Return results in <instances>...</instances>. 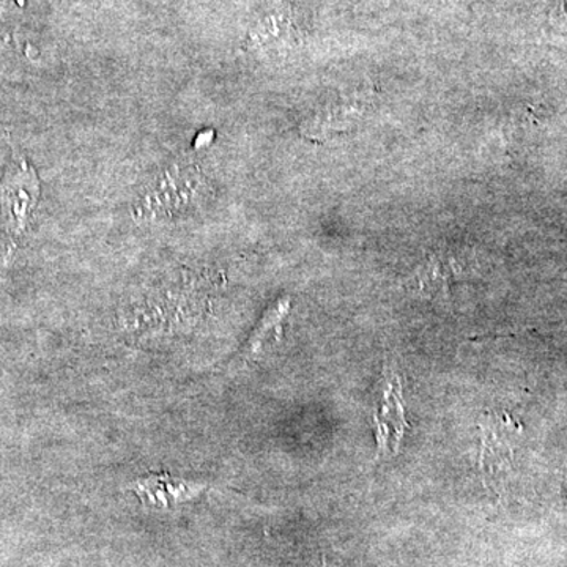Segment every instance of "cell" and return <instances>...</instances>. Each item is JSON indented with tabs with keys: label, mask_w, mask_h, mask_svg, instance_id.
<instances>
[{
	"label": "cell",
	"mask_w": 567,
	"mask_h": 567,
	"mask_svg": "<svg viewBox=\"0 0 567 567\" xmlns=\"http://www.w3.org/2000/svg\"><path fill=\"white\" fill-rule=\"evenodd\" d=\"M40 193L37 171L24 156L14 155L0 181V229L6 234L9 254L31 226Z\"/></svg>",
	"instance_id": "6da1fadb"
},
{
	"label": "cell",
	"mask_w": 567,
	"mask_h": 567,
	"mask_svg": "<svg viewBox=\"0 0 567 567\" xmlns=\"http://www.w3.org/2000/svg\"><path fill=\"white\" fill-rule=\"evenodd\" d=\"M205 193V178L194 164H174L153 178L137 204L136 215L166 218L189 210Z\"/></svg>",
	"instance_id": "7a4b0ae2"
},
{
	"label": "cell",
	"mask_w": 567,
	"mask_h": 567,
	"mask_svg": "<svg viewBox=\"0 0 567 567\" xmlns=\"http://www.w3.org/2000/svg\"><path fill=\"white\" fill-rule=\"evenodd\" d=\"M520 434V427L506 413L488 412L481 417L477 465L486 486H503L513 472Z\"/></svg>",
	"instance_id": "3957f363"
},
{
	"label": "cell",
	"mask_w": 567,
	"mask_h": 567,
	"mask_svg": "<svg viewBox=\"0 0 567 567\" xmlns=\"http://www.w3.org/2000/svg\"><path fill=\"white\" fill-rule=\"evenodd\" d=\"M406 429L409 423L401 379L394 369L386 368L374 409L377 454L382 457L395 456L401 450Z\"/></svg>",
	"instance_id": "277c9868"
},
{
	"label": "cell",
	"mask_w": 567,
	"mask_h": 567,
	"mask_svg": "<svg viewBox=\"0 0 567 567\" xmlns=\"http://www.w3.org/2000/svg\"><path fill=\"white\" fill-rule=\"evenodd\" d=\"M468 274V260L451 249H439L410 276L409 287L423 298H445L456 279Z\"/></svg>",
	"instance_id": "5b68a950"
},
{
	"label": "cell",
	"mask_w": 567,
	"mask_h": 567,
	"mask_svg": "<svg viewBox=\"0 0 567 567\" xmlns=\"http://www.w3.org/2000/svg\"><path fill=\"white\" fill-rule=\"evenodd\" d=\"M128 488L140 496L142 505L155 509H173L199 498L207 486L169 473H159L140 477Z\"/></svg>",
	"instance_id": "8992f818"
},
{
	"label": "cell",
	"mask_w": 567,
	"mask_h": 567,
	"mask_svg": "<svg viewBox=\"0 0 567 567\" xmlns=\"http://www.w3.org/2000/svg\"><path fill=\"white\" fill-rule=\"evenodd\" d=\"M289 309L290 303L287 300H279L268 309L267 315L262 317L249 338L248 346L245 347L244 358L246 361L256 360L257 357L264 354L268 347L275 346L281 339L284 319Z\"/></svg>",
	"instance_id": "52a82bcc"
},
{
	"label": "cell",
	"mask_w": 567,
	"mask_h": 567,
	"mask_svg": "<svg viewBox=\"0 0 567 567\" xmlns=\"http://www.w3.org/2000/svg\"><path fill=\"white\" fill-rule=\"evenodd\" d=\"M361 112L354 104H334L317 112L315 117L305 122L303 133L308 136H320L331 132H341L344 126L352 125Z\"/></svg>",
	"instance_id": "ba28073f"
},
{
	"label": "cell",
	"mask_w": 567,
	"mask_h": 567,
	"mask_svg": "<svg viewBox=\"0 0 567 567\" xmlns=\"http://www.w3.org/2000/svg\"><path fill=\"white\" fill-rule=\"evenodd\" d=\"M323 567H328V566H327V561H324V559H323Z\"/></svg>",
	"instance_id": "9c48e42d"
}]
</instances>
